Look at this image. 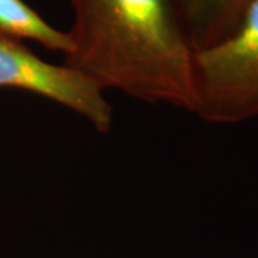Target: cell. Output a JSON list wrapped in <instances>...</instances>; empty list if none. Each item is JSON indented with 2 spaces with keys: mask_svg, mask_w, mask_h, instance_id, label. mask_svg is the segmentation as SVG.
Listing matches in <instances>:
<instances>
[{
  "mask_svg": "<svg viewBox=\"0 0 258 258\" xmlns=\"http://www.w3.org/2000/svg\"><path fill=\"white\" fill-rule=\"evenodd\" d=\"M68 68L102 91L194 111V49L175 0H69Z\"/></svg>",
  "mask_w": 258,
  "mask_h": 258,
  "instance_id": "obj_1",
  "label": "cell"
},
{
  "mask_svg": "<svg viewBox=\"0 0 258 258\" xmlns=\"http://www.w3.org/2000/svg\"><path fill=\"white\" fill-rule=\"evenodd\" d=\"M194 113L231 125L258 116V0H249L237 26L194 53Z\"/></svg>",
  "mask_w": 258,
  "mask_h": 258,
  "instance_id": "obj_2",
  "label": "cell"
},
{
  "mask_svg": "<svg viewBox=\"0 0 258 258\" xmlns=\"http://www.w3.org/2000/svg\"><path fill=\"white\" fill-rule=\"evenodd\" d=\"M18 88L43 96L76 112L93 128L106 134L112 106L103 91L85 75L40 59L16 39L0 35V88Z\"/></svg>",
  "mask_w": 258,
  "mask_h": 258,
  "instance_id": "obj_3",
  "label": "cell"
},
{
  "mask_svg": "<svg viewBox=\"0 0 258 258\" xmlns=\"http://www.w3.org/2000/svg\"><path fill=\"white\" fill-rule=\"evenodd\" d=\"M249 0H175L194 52L228 36Z\"/></svg>",
  "mask_w": 258,
  "mask_h": 258,
  "instance_id": "obj_4",
  "label": "cell"
},
{
  "mask_svg": "<svg viewBox=\"0 0 258 258\" xmlns=\"http://www.w3.org/2000/svg\"><path fill=\"white\" fill-rule=\"evenodd\" d=\"M0 35L16 40L29 39L63 55L72 45L68 32L53 28L23 0H0Z\"/></svg>",
  "mask_w": 258,
  "mask_h": 258,
  "instance_id": "obj_5",
  "label": "cell"
}]
</instances>
